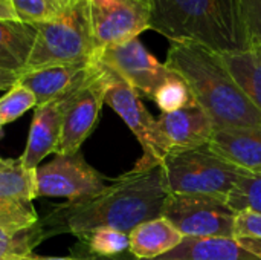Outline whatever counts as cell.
Returning <instances> with one entry per match:
<instances>
[{
	"label": "cell",
	"mask_w": 261,
	"mask_h": 260,
	"mask_svg": "<svg viewBox=\"0 0 261 260\" xmlns=\"http://www.w3.org/2000/svg\"><path fill=\"white\" fill-rule=\"evenodd\" d=\"M168 196L161 166L141 172L132 169L98 196L61 205L38 225L43 238L52 233L81 238L99 227L128 234L139 224L161 218Z\"/></svg>",
	"instance_id": "cell-1"
},
{
	"label": "cell",
	"mask_w": 261,
	"mask_h": 260,
	"mask_svg": "<svg viewBox=\"0 0 261 260\" xmlns=\"http://www.w3.org/2000/svg\"><path fill=\"white\" fill-rule=\"evenodd\" d=\"M165 64L187 81L216 129L261 127V112L231 75L222 55L193 43H171Z\"/></svg>",
	"instance_id": "cell-2"
},
{
	"label": "cell",
	"mask_w": 261,
	"mask_h": 260,
	"mask_svg": "<svg viewBox=\"0 0 261 260\" xmlns=\"http://www.w3.org/2000/svg\"><path fill=\"white\" fill-rule=\"evenodd\" d=\"M150 29L219 55L251 51L237 0H153Z\"/></svg>",
	"instance_id": "cell-3"
},
{
	"label": "cell",
	"mask_w": 261,
	"mask_h": 260,
	"mask_svg": "<svg viewBox=\"0 0 261 260\" xmlns=\"http://www.w3.org/2000/svg\"><path fill=\"white\" fill-rule=\"evenodd\" d=\"M34 26L37 38L23 72L49 66L90 63L96 58L98 51L87 0H76L57 20Z\"/></svg>",
	"instance_id": "cell-4"
},
{
	"label": "cell",
	"mask_w": 261,
	"mask_h": 260,
	"mask_svg": "<svg viewBox=\"0 0 261 260\" xmlns=\"http://www.w3.org/2000/svg\"><path fill=\"white\" fill-rule=\"evenodd\" d=\"M161 169L170 195H205L226 201L245 173V170L219 158L208 146L173 150Z\"/></svg>",
	"instance_id": "cell-5"
},
{
	"label": "cell",
	"mask_w": 261,
	"mask_h": 260,
	"mask_svg": "<svg viewBox=\"0 0 261 260\" xmlns=\"http://www.w3.org/2000/svg\"><path fill=\"white\" fill-rule=\"evenodd\" d=\"M102 67L106 74L104 103L122 118L142 147V156L133 169L141 172L162 166L171 152V146L162 133L158 120L147 110L141 101V95L119 74L106 64Z\"/></svg>",
	"instance_id": "cell-6"
},
{
	"label": "cell",
	"mask_w": 261,
	"mask_h": 260,
	"mask_svg": "<svg viewBox=\"0 0 261 260\" xmlns=\"http://www.w3.org/2000/svg\"><path fill=\"white\" fill-rule=\"evenodd\" d=\"M162 216L184 238H236L237 211L226 199L205 195H170Z\"/></svg>",
	"instance_id": "cell-7"
},
{
	"label": "cell",
	"mask_w": 261,
	"mask_h": 260,
	"mask_svg": "<svg viewBox=\"0 0 261 260\" xmlns=\"http://www.w3.org/2000/svg\"><path fill=\"white\" fill-rule=\"evenodd\" d=\"M106 97V74L96 58L86 81L61 98L63 126L57 155H75L96 126Z\"/></svg>",
	"instance_id": "cell-8"
},
{
	"label": "cell",
	"mask_w": 261,
	"mask_h": 260,
	"mask_svg": "<svg viewBox=\"0 0 261 260\" xmlns=\"http://www.w3.org/2000/svg\"><path fill=\"white\" fill-rule=\"evenodd\" d=\"M104 178L81 153L57 155L35 170V198H66L69 202L92 199L106 190Z\"/></svg>",
	"instance_id": "cell-9"
},
{
	"label": "cell",
	"mask_w": 261,
	"mask_h": 260,
	"mask_svg": "<svg viewBox=\"0 0 261 260\" xmlns=\"http://www.w3.org/2000/svg\"><path fill=\"white\" fill-rule=\"evenodd\" d=\"M96 51L138 38L150 29L151 6L144 0H87ZM96 52V54H98Z\"/></svg>",
	"instance_id": "cell-10"
},
{
	"label": "cell",
	"mask_w": 261,
	"mask_h": 260,
	"mask_svg": "<svg viewBox=\"0 0 261 260\" xmlns=\"http://www.w3.org/2000/svg\"><path fill=\"white\" fill-rule=\"evenodd\" d=\"M96 58L119 74L139 95L154 98L158 89L174 74L165 63L150 54L139 38L101 49Z\"/></svg>",
	"instance_id": "cell-11"
},
{
	"label": "cell",
	"mask_w": 261,
	"mask_h": 260,
	"mask_svg": "<svg viewBox=\"0 0 261 260\" xmlns=\"http://www.w3.org/2000/svg\"><path fill=\"white\" fill-rule=\"evenodd\" d=\"M35 199V170H26L20 159L0 158V228L26 231L38 224L32 205Z\"/></svg>",
	"instance_id": "cell-12"
},
{
	"label": "cell",
	"mask_w": 261,
	"mask_h": 260,
	"mask_svg": "<svg viewBox=\"0 0 261 260\" xmlns=\"http://www.w3.org/2000/svg\"><path fill=\"white\" fill-rule=\"evenodd\" d=\"M95 61L96 58L90 63L49 66L28 70L18 77V83L32 92L37 100V106H43L64 98L81 86L90 75Z\"/></svg>",
	"instance_id": "cell-13"
},
{
	"label": "cell",
	"mask_w": 261,
	"mask_h": 260,
	"mask_svg": "<svg viewBox=\"0 0 261 260\" xmlns=\"http://www.w3.org/2000/svg\"><path fill=\"white\" fill-rule=\"evenodd\" d=\"M153 260H261V239L184 238L173 251Z\"/></svg>",
	"instance_id": "cell-14"
},
{
	"label": "cell",
	"mask_w": 261,
	"mask_h": 260,
	"mask_svg": "<svg viewBox=\"0 0 261 260\" xmlns=\"http://www.w3.org/2000/svg\"><path fill=\"white\" fill-rule=\"evenodd\" d=\"M158 123L171 146V152L208 146L216 129L208 113L199 104L170 113H161Z\"/></svg>",
	"instance_id": "cell-15"
},
{
	"label": "cell",
	"mask_w": 261,
	"mask_h": 260,
	"mask_svg": "<svg viewBox=\"0 0 261 260\" xmlns=\"http://www.w3.org/2000/svg\"><path fill=\"white\" fill-rule=\"evenodd\" d=\"M208 149L245 172L261 170V127L214 129Z\"/></svg>",
	"instance_id": "cell-16"
},
{
	"label": "cell",
	"mask_w": 261,
	"mask_h": 260,
	"mask_svg": "<svg viewBox=\"0 0 261 260\" xmlns=\"http://www.w3.org/2000/svg\"><path fill=\"white\" fill-rule=\"evenodd\" d=\"M61 100L35 107L28 135V144L20 158V162L26 170H37L40 162L49 153H57V147L61 136Z\"/></svg>",
	"instance_id": "cell-17"
},
{
	"label": "cell",
	"mask_w": 261,
	"mask_h": 260,
	"mask_svg": "<svg viewBox=\"0 0 261 260\" xmlns=\"http://www.w3.org/2000/svg\"><path fill=\"white\" fill-rule=\"evenodd\" d=\"M128 251L139 260H153L173 251L184 241L176 227H173L164 216L139 224L128 233Z\"/></svg>",
	"instance_id": "cell-18"
},
{
	"label": "cell",
	"mask_w": 261,
	"mask_h": 260,
	"mask_svg": "<svg viewBox=\"0 0 261 260\" xmlns=\"http://www.w3.org/2000/svg\"><path fill=\"white\" fill-rule=\"evenodd\" d=\"M35 38L34 25L21 20H0V69L23 74Z\"/></svg>",
	"instance_id": "cell-19"
},
{
	"label": "cell",
	"mask_w": 261,
	"mask_h": 260,
	"mask_svg": "<svg viewBox=\"0 0 261 260\" xmlns=\"http://www.w3.org/2000/svg\"><path fill=\"white\" fill-rule=\"evenodd\" d=\"M231 75L261 112V61L252 51L222 55Z\"/></svg>",
	"instance_id": "cell-20"
},
{
	"label": "cell",
	"mask_w": 261,
	"mask_h": 260,
	"mask_svg": "<svg viewBox=\"0 0 261 260\" xmlns=\"http://www.w3.org/2000/svg\"><path fill=\"white\" fill-rule=\"evenodd\" d=\"M76 0H11L18 20L37 25L57 20Z\"/></svg>",
	"instance_id": "cell-21"
},
{
	"label": "cell",
	"mask_w": 261,
	"mask_h": 260,
	"mask_svg": "<svg viewBox=\"0 0 261 260\" xmlns=\"http://www.w3.org/2000/svg\"><path fill=\"white\" fill-rule=\"evenodd\" d=\"M81 239L83 242H86L90 256H98V257L119 256L122 253H127L130 248L128 234L110 227L95 228L86 233L84 236H81Z\"/></svg>",
	"instance_id": "cell-22"
},
{
	"label": "cell",
	"mask_w": 261,
	"mask_h": 260,
	"mask_svg": "<svg viewBox=\"0 0 261 260\" xmlns=\"http://www.w3.org/2000/svg\"><path fill=\"white\" fill-rule=\"evenodd\" d=\"M153 101L158 104V107L162 110V113L176 112V110L197 104L190 86L176 72L158 89Z\"/></svg>",
	"instance_id": "cell-23"
},
{
	"label": "cell",
	"mask_w": 261,
	"mask_h": 260,
	"mask_svg": "<svg viewBox=\"0 0 261 260\" xmlns=\"http://www.w3.org/2000/svg\"><path fill=\"white\" fill-rule=\"evenodd\" d=\"M228 205L239 211L261 213V170L245 172L228 196Z\"/></svg>",
	"instance_id": "cell-24"
},
{
	"label": "cell",
	"mask_w": 261,
	"mask_h": 260,
	"mask_svg": "<svg viewBox=\"0 0 261 260\" xmlns=\"http://www.w3.org/2000/svg\"><path fill=\"white\" fill-rule=\"evenodd\" d=\"M43 239L38 224L26 231H8L0 228V260H11L31 254L32 247Z\"/></svg>",
	"instance_id": "cell-25"
},
{
	"label": "cell",
	"mask_w": 261,
	"mask_h": 260,
	"mask_svg": "<svg viewBox=\"0 0 261 260\" xmlns=\"http://www.w3.org/2000/svg\"><path fill=\"white\" fill-rule=\"evenodd\" d=\"M35 107L37 100L32 92L17 83L0 98V123L2 126L9 124L26 113L29 109Z\"/></svg>",
	"instance_id": "cell-26"
},
{
	"label": "cell",
	"mask_w": 261,
	"mask_h": 260,
	"mask_svg": "<svg viewBox=\"0 0 261 260\" xmlns=\"http://www.w3.org/2000/svg\"><path fill=\"white\" fill-rule=\"evenodd\" d=\"M251 51L261 46V0H237Z\"/></svg>",
	"instance_id": "cell-27"
},
{
	"label": "cell",
	"mask_w": 261,
	"mask_h": 260,
	"mask_svg": "<svg viewBox=\"0 0 261 260\" xmlns=\"http://www.w3.org/2000/svg\"><path fill=\"white\" fill-rule=\"evenodd\" d=\"M236 238L261 239V213L239 211L236 219Z\"/></svg>",
	"instance_id": "cell-28"
},
{
	"label": "cell",
	"mask_w": 261,
	"mask_h": 260,
	"mask_svg": "<svg viewBox=\"0 0 261 260\" xmlns=\"http://www.w3.org/2000/svg\"><path fill=\"white\" fill-rule=\"evenodd\" d=\"M18 74H14V72H8V70H2L0 69V90H5V89H11L14 84L18 83Z\"/></svg>",
	"instance_id": "cell-29"
},
{
	"label": "cell",
	"mask_w": 261,
	"mask_h": 260,
	"mask_svg": "<svg viewBox=\"0 0 261 260\" xmlns=\"http://www.w3.org/2000/svg\"><path fill=\"white\" fill-rule=\"evenodd\" d=\"M0 20H18L14 8L9 3L2 2V0H0Z\"/></svg>",
	"instance_id": "cell-30"
},
{
	"label": "cell",
	"mask_w": 261,
	"mask_h": 260,
	"mask_svg": "<svg viewBox=\"0 0 261 260\" xmlns=\"http://www.w3.org/2000/svg\"><path fill=\"white\" fill-rule=\"evenodd\" d=\"M11 260H86L81 257H43V256H35V254H24L20 257H14Z\"/></svg>",
	"instance_id": "cell-31"
},
{
	"label": "cell",
	"mask_w": 261,
	"mask_h": 260,
	"mask_svg": "<svg viewBox=\"0 0 261 260\" xmlns=\"http://www.w3.org/2000/svg\"><path fill=\"white\" fill-rule=\"evenodd\" d=\"M81 259H86V260H139L136 259L130 251H127V253H122V254H119V256H113V257H98V256H89V257H81Z\"/></svg>",
	"instance_id": "cell-32"
},
{
	"label": "cell",
	"mask_w": 261,
	"mask_h": 260,
	"mask_svg": "<svg viewBox=\"0 0 261 260\" xmlns=\"http://www.w3.org/2000/svg\"><path fill=\"white\" fill-rule=\"evenodd\" d=\"M252 52L255 54V57H257V58L261 61V46H258V48H254V49H252Z\"/></svg>",
	"instance_id": "cell-33"
},
{
	"label": "cell",
	"mask_w": 261,
	"mask_h": 260,
	"mask_svg": "<svg viewBox=\"0 0 261 260\" xmlns=\"http://www.w3.org/2000/svg\"><path fill=\"white\" fill-rule=\"evenodd\" d=\"M144 2H147V3H148L150 6H151V3H153V0H144Z\"/></svg>",
	"instance_id": "cell-34"
},
{
	"label": "cell",
	"mask_w": 261,
	"mask_h": 260,
	"mask_svg": "<svg viewBox=\"0 0 261 260\" xmlns=\"http://www.w3.org/2000/svg\"><path fill=\"white\" fill-rule=\"evenodd\" d=\"M2 2H6V3H9V5H11V0H2ZM11 6H12V5H11Z\"/></svg>",
	"instance_id": "cell-35"
},
{
	"label": "cell",
	"mask_w": 261,
	"mask_h": 260,
	"mask_svg": "<svg viewBox=\"0 0 261 260\" xmlns=\"http://www.w3.org/2000/svg\"><path fill=\"white\" fill-rule=\"evenodd\" d=\"M0 130H2V123H0Z\"/></svg>",
	"instance_id": "cell-36"
}]
</instances>
